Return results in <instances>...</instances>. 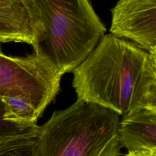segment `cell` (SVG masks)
<instances>
[{
	"instance_id": "ba28073f",
	"label": "cell",
	"mask_w": 156,
	"mask_h": 156,
	"mask_svg": "<svg viewBox=\"0 0 156 156\" xmlns=\"http://www.w3.org/2000/svg\"><path fill=\"white\" fill-rule=\"evenodd\" d=\"M7 106L0 98V144L23 136H37L39 126L37 124H24L6 120Z\"/></svg>"
},
{
	"instance_id": "52a82bcc",
	"label": "cell",
	"mask_w": 156,
	"mask_h": 156,
	"mask_svg": "<svg viewBox=\"0 0 156 156\" xmlns=\"http://www.w3.org/2000/svg\"><path fill=\"white\" fill-rule=\"evenodd\" d=\"M32 44L28 17L19 0H0V43Z\"/></svg>"
},
{
	"instance_id": "7a4b0ae2",
	"label": "cell",
	"mask_w": 156,
	"mask_h": 156,
	"mask_svg": "<svg viewBox=\"0 0 156 156\" xmlns=\"http://www.w3.org/2000/svg\"><path fill=\"white\" fill-rule=\"evenodd\" d=\"M27 12L34 55L62 76L82 63L106 28L89 0H19Z\"/></svg>"
},
{
	"instance_id": "9c48e42d",
	"label": "cell",
	"mask_w": 156,
	"mask_h": 156,
	"mask_svg": "<svg viewBox=\"0 0 156 156\" xmlns=\"http://www.w3.org/2000/svg\"><path fill=\"white\" fill-rule=\"evenodd\" d=\"M3 99L7 106L6 120L24 124H37L40 115L30 104L21 99Z\"/></svg>"
},
{
	"instance_id": "5b68a950",
	"label": "cell",
	"mask_w": 156,
	"mask_h": 156,
	"mask_svg": "<svg viewBox=\"0 0 156 156\" xmlns=\"http://www.w3.org/2000/svg\"><path fill=\"white\" fill-rule=\"evenodd\" d=\"M111 12L110 33L156 55V0H119Z\"/></svg>"
},
{
	"instance_id": "8992f818",
	"label": "cell",
	"mask_w": 156,
	"mask_h": 156,
	"mask_svg": "<svg viewBox=\"0 0 156 156\" xmlns=\"http://www.w3.org/2000/svg\"><path fill=\"white\" fill-rule=\"evenodd\" d=\"M118 135L120 146L128 152L156 151V108L143 109L122 117Z\"/></svg>"
},
{
	"instance_id": "8fae6325",
	"label": "cell",
	"mask_w": 156,
	"mask_h": 156,
	"mask_svg": "<svg viewBox=\"0 0 156 156\" xmlns=\"http://www.w3.org/2000/svg\"><path fill=\"white\" fill-rule=\"evenodd\" d=\"M124 156H156V151L135 150L128 152Z\"/></svg>"
},
{
	"instance_id": "3957f363",
	"label": "cell",
	"mask_w": 156,
	"mask_h": 156,
	"mask_svg": "<svg viewBox=\"0 0 156 156\" xmlns=\"http://www.w3.org/2000/svg\"><path fill=\"white\" fill-rule=\"evenodd\" d=\"M120 117L98 105L77 100L53 112L39 126L38 156H120Z\"/></svg>"
},
{
	"instance_id": "30bf717a",
	"label": "cell",
	"mask_w": 156,
	"mask_h": 156,
	"mask_svg": "<svg viewBox=\"0 0 156 156\" xmlns=\"http://www.w3.org/2000/svg\"><path fill=\"white\" fill-rule=\"evenodd\" d=\"M0 156H38L36 136H23L0 144Z\"/></svg>"
},
{
	"instance_id": "277c9868",
	"label": "cell",
	"mask_w": 156,
	"mask_h": 156,
	"mask_svg": "<svg viewBox=\"0 0 156 156\" xmlns=\"http://www.w3.org/2000/svg\"><path fill=\"white\" fill-rule=\"evenodd\" d=\"M62 76L34 55L9 56L0 48V98L25 101L40 116L60 89Z\"/></svg>"
},
{
	"instance_id": "6da1fadb",
	"label": "cell",
	"mask_w": 156,
	"mask_h": 156,
	"mask_svg": "<svg viewBox=\"0 0 156 156\" xmlns=\"http://www.w3.org/2000/svg\"><path fill=\"white\" fill-rule=\"evenodd\" d=\"M73 73L77 100L122 117L156 108V55L132 41L105 34Z\"/></svg>"
}]
</instances>
